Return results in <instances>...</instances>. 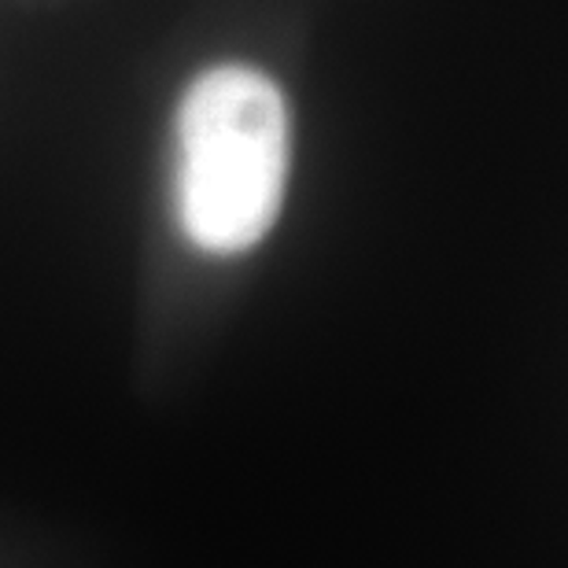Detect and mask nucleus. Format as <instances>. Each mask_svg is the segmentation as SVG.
<instances>
[{
  "instance_id": "f257e3e1",
  "label": "nucleus",
  "mask_w": 568,
  "mask_h": 568,
  "mask_svg": "<svg viewBox=\"0 0 568 568\" xmlns=\"http://www.w3.org/2000/svg\"><path fill=\"white\" fill-rule=\"evenodd\" d=\"M178 225L207 255H241L274 230L288 185V108L255 67H211L174 122Z\"/></svg>"
}]
</instances>
